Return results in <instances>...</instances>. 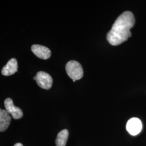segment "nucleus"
<instances>
[{"label": "nucleus", "mask_w": 146, "mask_h": 146, "mask_svg": "<svg viewBox=\"0 0 146 146\" xmlns=\"http://www.w3.org/2000/svg\"><path fill=\"white\" fill-rule=\"evenodd\" d=\"M133 13L126 11L121 14L114 23L107 35V39L111 45L118 46L126 41L131 36V29L135 25Z\"/></svg>", "instance_id": "nucleus-1"}, {"label": "nucleus", "mask_w": 146, "mask_h": 146, "mask_svg": "<svg viewBox=\"0 0 146 146\" xmlns=\"http://www.w3.org/2000/svg\"><path fill=\"white\" fill-rule=\"evenodd\" d=\"M66 70L68 76L73 81L82 78L84 75L83 69L81 64L76 61H70L66 65Z\"/></svg>", "instance_id": "nucleus-2"}, {"label": "nucleus", "mask_w": 146, "mask_h": 146, "mask_svg": "<svg viewBox=\"0 0 146 146\" xmlns=\"http://www.w3.org/2000/svg\"><path fill=\"white\" fill-rule=\"evenodd\" d=\"M33 79L36 81L37 85L41 88L48 90L52 86V78L49 74L44 72H38Z\"/></svg>", "instance_id": "nucleus-3"}, {"label": "nucleus", "mask_w": 146, "mask_h": 146, "mask_svg": "<svg viewBox=\"0 0 146 146\" xmlns=\"http://www.w3.org/2000/svg\"><path fill=\"white\" fill-rule=\"evenodd\" d=\"M5 110L9 115H11L13 119L17 120L23 117V113L22 110L20 108L16 107L11 98H7L5 100Z\"/></svg>", "instance_id": "nucleus-4"}, {"label": "nucleus", "mask_w": 146, "mask_h": 146, "mask_svg": "<svg viewBox=\"0 0 146 146\" xmlns=\"http://www.w3.org/2000/svg\"><path fill=\"white\" fill-rule=\"evenodd\" d=\"M142 125L141 120L136 117H133L128 120L126 125L127 131L131 135L135 136L141 132Z\"/></svg>", "instance_id": "nucleus-5"}, {"label": "nucleus", "mask_w": 146, "mask_h": 146, "mask_svg": "<svg viewBox=\"0 0 146 146\" xmlns=\"http://www.w3.org/2000/svg\"><path fill=\"white\" fill-rule=\"evenodd\" d=\"M31 50L37 57L43 60H47L50 57L51 52L47 47L39 45L34 44L31 47Z\"/></svg>", "instance_id": "nucleus-6"}, {"label": "nucleus", "mask_w": 146, "mask_h": 146, "mask_svg": "<svg viewBox=\"0 0 146 146\" xmlns=\"http://www.w3.org/2000/svg\"><path fill=\"white\" fill-rule=\"evenodd\" d=\"M17 61L15 58H13L3 67L1 73L4 76H10L17 72Z\"/></svg>", "instance_id": "nucleus-7"}, {"label": "nucleus", "mask_w": 146, "mask_h": 146, "mask_svg": "<svg viewBox=\"0 0 146 146\" xmlns=\"http://www.w3.org/2000/svg\"><path fill=\"white\" fill-rule=\"evenodd\" d=\"M11 116L5 110L0 108V131H5L11 123Z\"/></svg>", "instance_id": "nucleus-8"}, {"label": "nucleus", "mask_w": 146, "mask_h": 146, "mask_svg": "<svg viewBox=\"0 0 146 146\" xmlns=\"http://www.w3.org/2000/svg\"><path fill=\"white\" fill-rule=\"evenodd\" d=\"M69 133L67 129H63L58 133L55 140L56 146H66L68 140Z\"/></svg>", "instance_id": "nucleus-9"}, {"label": "nucleus", "mask_w": 146, "mask_h": 146, "mask_svg": "<svg viewBox=\"0 0 146 146\" xmlns=\"http://www.w3.org/2000/svg\"><path fill=\"white\" fill-rule=\"evenodd\" d=\"M14 146H23L22 144H21L20 143H17Z\"/></svg>", "instance_id": "nucleus-10"}]
</instances>
